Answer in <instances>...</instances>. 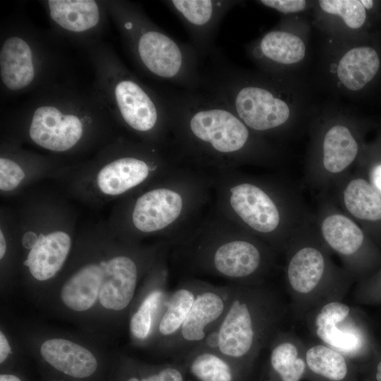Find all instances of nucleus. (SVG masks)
<instances>
[{
	"label": "nucleus",
	"mask_w": 381,
	"mask_h": 381,
	"mask_svg": "<svg viewBox=\"0 0 381 381\" xmlns=\"http://www.w3.org/2000/svg\"><path fill=\"white\" fill-rule=\"evenodd\" d=\"M169 246L164 241H126L107 219L80 223L71 256L54 282L60 303L78 315L123 316L130 313L143 279Z\"/></svg>",
	"instance_id": "nucleus-1"
},
{
	"label": "nucleus",
	"mask_w": 381,
	"mask_h": 381,
	"mask_svg": "<svg viewBox=\"0 0 381 381\" xmlns=\"http://www.w3.org/2000/svg\"><path fill=\"white\" fill-rule=\"evenodd\" d=\"M210 172L179 165L141 190L114 202L107 219L121 238H155L176 246L205 214Z\"/></svg>",
	"instance_id": "nucleus-2"
},
{
	"label": "nucleus",
	"mask_w": 381,
	"mask_h": 381,
	"mask_svg": "<svg viewBox=\"0 0 381 381\" xmlns=\"http://www.w3.org/2000/svg\"><path fill=\"white\" fill-rule=\"evenodd\" d=\"M170 150L183 166L235 169L254 152L255 133L227 107L200 91L172 90L163 98Z\"/></svg>",
	"instance_id": "nucleus-3"
},
{
	"label": "nucleus",
	"mask_w": 381,
	"mask_h": 381,
	"mask_svg": "<svg viewBox=\"0 0 381 381\" xmlns=\"http://www.w3.org/2000/svg\"><path fill=\"white\" fill-rule=\"evenodd\" d=\"M48 184L42 182L9 199L18 229L19 273L35 285L54 284L59 277L80 224L75 202L54 183Z\"/></svg>",
	"instance_id": "nucleus-4"
},
{
	"label": "nucleus",
	"mask_w": 381,
	"mask_h": 381,
	"mask_svg": "<svg viewBox=\"0 0 381 381\" xmlns=\"http://www.w3.org/2000/svg\"><path fill=\"white\" fill-rule=\"evenodd\" d=\"M179 165L169 150L121 140L90 161L67 164L52 181L74 202L99 210L141 190Z\"/></svg>",
	"instance_id": "nucleus-5"
},
{
	"label": "nucleus",
	"mask_w": 381,
	"mask_h": 381,
	"mask_svg": "<svg viewBox=\"0 0 381 381\" xmlns=\"http://www.w3.org/2000/svg\"><path fill=\"white\" fill-rule=\"evenodd\" d=\"M243 230L213 207L176 246L193 270L238 284L262 261L259 247Z\"/></svg>",
	"instance_id": "nucleus-6"
},
{
	"label": "nucleus",
	"mask_w": 381,
	"mask_h": 381,
	"mask_svg": "<svg viewBox=\"0 0 381 381\" xmlns=\"http://www.w3.org/2000/svg\"><path fill=\"white\" fill-rule=\"evenodd\" d=\"M142 66L151 75L183 90L196 91L202 83L200 57L190 44L178 41L138 15L125 23Z\"/></svg>",
	"instance_id": "nucleus-7"
},
{
	"label": "nucleus",
	"mask_w": 381,
	"mask_h": 381,
	"mask_svg": "<svg viewBox=\"0 0 381 381\" xmlns=\"http://www.w3.org/2000/svg\"><path fill=\"white\" fill-rule=\"evenodd\" d=\"M232 286L231 301L224 317L200 346L215 350L241 371L256 344V308L248 292L238 284H232Z\"/></svg>",
	"instance_id": "nucleus-8"
},
{
	"label": "nucleus",
	"mask_w": 381,
	"mask_h": 381,
	"mask_svg": "<svg viewBox=\"0 0 381 381\" xmlns=\"http://www.w3.org/2000/svg\"><path fill=\"white\" fill-rule=\"evenodd\" d=\"M91 131L77 115L64 114L53 106H42L34 111L24 135L43 150L64 154L89 145Z\"/></svg>",
	"instance_id": "nucleus-9"
},
{
	"label": "nucleus",
	"mask_w": 381,
	"mask_h": 381,
	"mask_svg": "<svg viewBox=\"0 0 381 381\" xmlns=\"http://www.w3.org/2000/svg\"><path fill=\"white\" fill-rule=\"evenodd\" d=\"M232 290L230 283L221 286L203 282L169 353L181 358L201 345L224 317Z\"/></svg>",
	"instance_id": "nucleus-10"
},
{
	"label": "nucleus",
	"mask_w": 381,
	"mask_h": 381,
	"mask_svg": "<svg viewBox=\"0 0 381 381\" xmlns=\"http://www.w3.org/2000/svg\"><path fill=\"white\" fill-rule=\"evenodd\" d=\"M167 252L161 256L143 279L129 313V332L137 345L152 344L171 293L168 289Z\"/></svg>",
	"instance_id": "nucleus-11"
},
{
	"label": "nucleus",
	"mask_w": 381,
	"mask_h": 381,
	"mask_svg": "<svg viewBox=\"0 0 381 381\" xmlns=\"http://www.w3.org/2000/svg\"><path fill=\"white\" fill-rule=\"evenodd\" d=\"M66 165L52 157L23 151L14 145H4L0 157L1 198L11 199L44 180H52Z\"/></svg>",
	"instance_id": "nucleus-12"
},
{
	"label": "nucleus",
	"mask_w": 381,
	"mask_h": 381,
	"mask_svg": "<svg viewBox=\"0 0 381 381\" xmlns=\"http://www.w3.org/2000/svg\"><path fill=\"white\" fill-rule=\"evenodd\" d=\"M165 3L183 23L190 44L201 59L213 53L214 40L222 20L239 1L170 0Z\"/></svg>",
	"instance_id": "nucleus-13"
},
{
	"label": "nucleus",
	"mask_w": 381,
	"mask_h": 381,
	"mask_svg": "<svg viewBox=\"0 0 381 381\" xmlns=\"http://www.w3.org/2000/svg\"><path fill=\"white\" fill-rule=\"evenodd\" d=\"M39 351L49 365L72 377H88L98 367V361L91 349L71 339L47 338L41 342Z\"/></svg>",
	"instance_id": "nucleus-14"
},
{
	"label": "nucleus",
	"mask_w": 381,
	"mask_h": 381,
	"mask_svg": "<svg viewBox=\"0 0 381 381\" xmlns=\"http://www.w3.org/2000/svg\"><path fill=\"white\" fill-rule=\"evenodd\" d=\"M202 283L199 279H186L171 291L152 344L169 353Z\"/></svg>",
	"instance_id": "nucleus-15"
},
{
	"label": "nucleus",
	"mask_w": 381,
	"mask_h": 381,
	"mask_svg": "<svg viewBox=\"0 0 381 381\" xmlns=\"http://www.w3.org/2000/svg\"><path fill=\"white\" fill-rule=\"evenodd\" d=\"M248 49L253 59L269 70L297 64L306 55V45L301 37L281 30L269 31Z\"/></svg>",
	"instance_id": "nucleus-16"
},
{
	"label": "nucleus",
	"mask_w": 381,
	"mask_h": 381,
	"mask_svg": "<svg viewBox=\"0 0 381 381\" xmlns=\"http://www.w3.org/2000/svg\"><path fill=\"white\" fill-rule=\"evenodd\" d=\"M0 73L4 84L11 90L22 89L33 80L32 51L24 40L15 36L4 42L0 52Z\"/></svg>",
	"instance_id": "nucleus-17"
},
{
	"label": "nucleus",
	"mask_w": 381,
	"mask_h": 381,
	"mask_svg": "<svg viewBox=\"0 0 381 381\" xmlns=\"http://www.w3.org/2000/svg\"><path fill=\"white\" fill-rule=\"evenodd\" d=\"M197 381H238L241 370L214 349L199 346L180 358Z\"/></svg>",
	"instance_id": "nucleus-18"
},
{
	"label": "nucleus",
	"mask_w": 381,
	"mask_h": 381,
	"mask_svg": "<svg viewBox=\"0 0 381 381\" xmlns=\"http://www.w3.org/2000/svg\"><path fill=\"white\" fill-rule=\"evenodd\" d=\"M380 59L370 47H357L347 51L340 59L337 75L348 90L357 91L365 87L377 74Z\"/></svg>",
	"instance_id": "nucleus-19"
},
{
	"label": "nucleus",
	"mask_w": 381,
	"mask_h": 381,
	"mask_svg": "<svg viewBox=\"0 0 381 381\" xmlns=\"http://www.w3.org/2000/svg\"><path fill=\"white\" fill-rule=\"evenodd\" d=\"M49 13L60 27L83 32L95 27L99 20V8L92 0H49Z\"/></svg>",
	"instance_id": "nucleus-20"
},
{
	"label": "nucleus",
	"mask_w": 381,
	"mask_h": 381,
	"mask_svg": "<svg viewBox=\"0 0 381 381\" xmlns=\"http://www.w3.org/2000/svg\"><path fill=\"white\" fill-rule=\"evenodd\" d=\"M324 270L322 253L312 247L303 248L291 258L287 270L288 279L296 291L306 294L318 285Z\"/></svg>",
	"instance_id": "nucleus-21"
},
{
	"label": "nucleus",
	"mask_w": 381,
	"mask_h": 381,
	"mask_svg": "<svg viewBox=\"0 0 381 381\" xmlns=\"http://www.w3.org/2000/svg\"><path fill=\"white\" fill-rule=\"evenodd\" d=\"M358 145L349 129L335 125L326 133L323 140V165L332 173H339L349 166L358 153Z\"/></svg>",
	"instance_id": "nucleus-22"
},
{
	"label": "nucleus",
	"mask_w": 381,
	"mask_h": 381,
	"mask_svg": "<svg viewBox=\"0 0 381 381\" xmlns=\"http://www.w3.org/2000/svg\"><path fill=\"white\" fill-rule=\"evenodd\" d=\"M20 252L17 224L10 205L0 207V262L1 277L10 278L19 273Z\"/></svg>",
	"instance_id": "nucleus-23"
},
{
	"label": "nucleus",
	"mask_w": 381,
	"mask_h": 381,
	"mask_svg": "<svg viewBox=\"0 0 381 381\" xmlns=\"http://www.w3.org/2000/svg\"><path fill=\"white\" fill-rule=\"evenodd\" d=\"M322 235L327 243L344 255L356 253L362 246L364 236L362 230L350 219L342 214L326 217L321 226Z\"/></svg>",
	"instance_id": "nucleus-24"
},
{
	"label": "nucleus",
	"mask_w": 381,
	"mask_h": 381,
	"mask_svg": "<svg viewBox=\"0 0 381 381\" xmlns=\"http://www.w3.org/2000/svg\"><path fill=\"white\" fill-rule=\"evenodd\" d=\"M346 209L354 217L368 221L381 219V196L363 179L349 182L344 192Z\"/></svg>",
	"instance_id": "nucleus-25"
},
{
	"label": "nucleus",
	"mask_w": 381,
	"mask_h": 381,
	"mask_svg": "<svg viewBox=\"0 0 381 381\" xmlns=\"http://www.w3.org/2000/svg\"><path fill=\"white\" fill-rule=\"evenodd\" d=\"M306 363L313 373L330 380L340 381L347 374L346 363L342 355L323 345L308 350Z\"/></svg>",
	"instance_id": "nucleus-26"
},
{
	"label": "nucleus",
	"mask_w": 381,
	"mask_h": 381,
	"mask_svg": "<svg viewBox=\"0 0 381 381\" xmlns=\"http://www.w3.org/2000/svg\"><path fill=\"white\" fill-rule=\"evenodd\" d=\"M270 365L282 381H299L305 370L304 361L298 358L296 347L291 343L277 344L270 354Z\"/></svg>",
	"instance_id": "nucleus-27"
},
{
	"label": "nucleus",
	"mask_w": 381,
	"mask_h": 381,
	"mask_svg": "<svg viewBox=\"0 0 381 381\" xmlns=\"http://www.w3.org/2000/svg\"><path fill=\"white\" fill-rule=\"evenodd\" d=\"M317 335L325 343L345 352H355L362 349L363 338L355 329L342 330L338 323L317 327Z\"/></svg>",
	"instance_id": "nucleus-28"
},
{
	"label": "nucleus",
	"mask_w": 381,
	"mask_h": 381,
	"mask_svg": "<svg viewBox=\"0 0 381 381\" xmlns=\"http://www.w3.org/2000/svg\"><path fill=\"white\" fill-rule=\"evenodd\" d=\"M318 2L324 12L339 16L350 28H359L365 21L366 11L361 0H321Z\"/></svg>",
	"instance_id": "nucleus-29"
},
{
	"label": "nucleus",
	"mask_w": 381,
	"mask_h": 381,
	"mask_svg": "<svg viewBox=\"0 0 381 381\" xmlns=\"http://www.w3.org/2000/svg\"><path fill=\"white\" fill-rule=\"evenodd\" d=\"M186 371L181 363L143 368L138 372L140 381H186Z\"/></svg>",
	"instance_id": "nucleus-30"
},
{
	"label": "nucleus",
	"mask_w": 381,
	"mask_h": 381,
	"mask_svg": "<svg viewBox=\"0 0 381 381\" xmlns=\"http://www.w3.org/2000/svg\"><path fill=\"white\" fill-rule=\"evenodd\" d=\"M350 312L349 308L340 302H332L326 304L317 315V327L331 323H339L343 321Z\"/></svg>",
	"instance_id": "nucleus-31"
},
{
	"label": "nucleus",
	"mask_w": 381,
	"mask_h": 381,
	"mask_svg": "<svg viewBox=\"0 0 381 381\" xmlns=\"http://www.w3.org/2000/svg\"><path fill=\"white\" fill-rule=\"evenodd\" d=\"M258 3L285 14L301 11L307 4L304 0H261Z\"/></svg>",
	"instance_id": "nucleus-32"
},
{
	"label": "nucleus",
	"mask_w": 381,
	"mask_h": 381,
	"mask_svg": "<svg viewBox=\"0 0 381 381\" xmlns=\"http://www.w3.org/2000/svg\"><path fill=\"white\" fill-rule=\"evenodd\" d=\"M11 346L4 332H0V363H4L11 353Z\"/></svg>",
	"instance_id": "nucleus-33"
},
{
	"label": "nucleus",
	"mask_w": 381,
	"mask_h": 381,
	"mask_svg": "<svg viewBox=\"0 0 381 381\" xmlns=\"http://www.w3.org/2000/svg\"><path fill=\"white\" fill-rule=\"evenodd\" d=\"M371 182L375 190L381 194V164L375 165L370 173Z\"/></svg>",
	"instance_id": "nucleus-34"
},
{
	"label": "nucleus",
	"mask_w": 381,
	"mask_h": 381,
	"mask_svg": "<svg viewBox=\"0 0 381 381\" xmlns=\"http://www.w3.org/2000/svg\"><path fill=\"white\" fill-rule=\"evenodd\" d=\"M0 381H21V380L12 374H1Z\"/></svg>",
	"instance_id": "nucleus-35"
},
{
	"label": "nucleus",
	"mask_w": 381,
	"mask_h": 381,
	"mask_svg": "<svg viewBox=\"0 0 381 381\" xmlns=\"http://www.w3.org/2000/svg\"><path fill=\"white\" fill-rule=\"evenodd\" d=\"M124 381H140L138 373H132L131 375L128 376Z\"/></svg>",
	"instance_id": "nucleus-36"
},
{
	"label": "nucleus",
	"mask_w": 381,
	"mask_h": 381,
	"mask_svg": "<svg viewBox=\"0 0 381 381\" xmlns=\"http://www.w3.org/2000/svg\"><path fill=\"white\" fill-rule=\"evenodd\" d=\"M375 377L377 381H381V361L377 365Z\"/></svg>",
	"instance_id": "nucleus-37"
},
{
	"label": "nucleus",
	"mask_w": 381,
	"mask_h": 381,
	"mask_svg": "<svg viewBox=\"0 0 381 381\" xmlns=\"http://www.w3.org/2000/svg\"><path fill=\"white\" fill-rule=\"evenodd\" d=\"M361 2L365 9H370L373 6V1L371 0H361Z\"/></svg>",
	"instance_id": "nucleus-38"
}]
</instances>
